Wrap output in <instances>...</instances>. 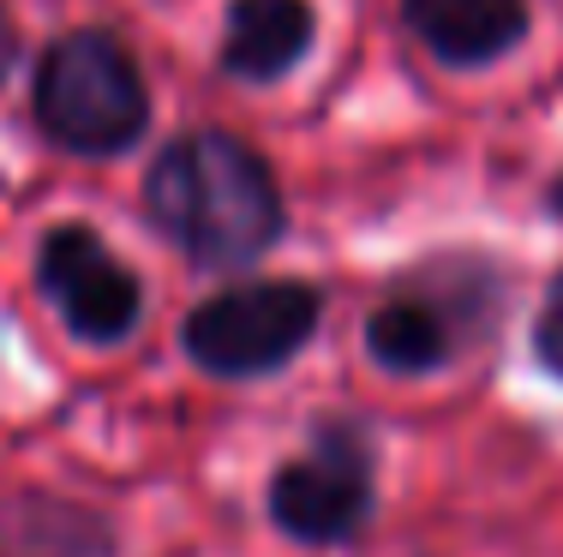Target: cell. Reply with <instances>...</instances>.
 Wrapping results in <instances>:
<instances>
[{
    "mask_svg": "<svg viewBox=\"0 0 563 557\" xmlns=\"http://www.w3.org/2000/svg\"><path fill=\"white\" fill-rule=\"evenodd\" d=\"M144 210L186 258L252 264L282 234V192L264 156L228 132H186L151 163Z\"/></svg>",
    "mask_w": 563,
    "mask_h": 557,
    "instance_id": "obj_1",
    "label": "cell"
},
{
    "mask_svg": "<svg viewBox=\"0 0 563 557\" xmlns=\"http://www.w3.org/2000/svg\"><path fill=\"white\" fill-rule=\"evenodd\" d=\"M151 121L139 60L109 31H73L36 66V126L73 156H120Z\"/></svg>",
    "mask_w": 563,
    "mask_h": 557,
    "instance_id": "obj_2",
    "label": "cell"
},
{
    "mask_svg": "<svg viewBox=\"0 0 563 557\" xmlns=\"http://www.w3.org/2000/svg\"><path fill=\"white\" fill-rule=\"evenodd\" d=\"M312 330H318L312 282H240L186 318L180 342L217 378H252V371L294 360Z\"/></svg>",
    "mask_w": 563,
    "mask_h": 557,
    "instance_id": "obj_3",
    "label": "cell"
},
{
    "mask_svg": "<svg viewBox=\"0 0 563 557\" xmlns=\"http://www.w3.org/2000/svg\"><path fill=\"white\" fill-rule=\"evenodd\" d=\"M271 515L300 546H342L372 515V449L354 426H324L300 461L276 468Z\"/></svg>",
    "mask_w": 563,
    "mask_h": 557,
    "instance_id": "obj_4",
    "label": "cell"
},
{
    "mask_svg": "<svg viewBox=\"0 0 563 557\" xmlns=\"http://www.w3.org/2000/svg\"><path fill=\"white\" fill-rule=\"evenodd\" d=\"M36 282H43V294L55 300V312L66 318V330L78 342L114 348V342H126L139 330V312H144L139 276L90 229H78V222H60V229L43 234V246H36Z\"/></svg>",
    "mask_w": 563,
    "mask_h": 557,
    "instance_id": "obj_5",
    "label": "cell"
},
{
    "mask_svg": "<svg viewBox=\"0 0 563 557\" xmlns=\"http://www.w3.org/2000/svg\"><path fill=\"white\" fill-rule=\"evenodd\" d=\"M401 19L444 66H486L528 36L521 0H401Z\"/></svg>",
    "mask_w": 563,
    "mask_h": 557,
    "instance_id": "obj_6",
    "label": "cell"
},
{
    "mask_svg": "<svg viewBox=\"0 0 563 557\" xmlns=\"http://www.w3.org/2000/svg\"><path fill=\"white\" fill-rule=\"evenodd\" d=\"M312 0H228L222 66L246 85H271L312 48Z\"/></svg>",
    "mask_w": 563,
    "mask_h": 557,
    "instance_id": "obj_7",
    "label": "cell"
},
{
    "mask_svg": "<svg viewBox=\"0 0 563 557\" xmlns=\"http://www.w3.org/2000/svg\"><path fill=\"white\" fill-rule=\"evenodd\" d=\"M366 354L384 371H438L444 360L462 354V324H455V307L432 288L420 294H396L384 300L378 312L366 318Z\"/></svg>",
    "mask_w": 563,
    "mask_h": 557,
    "instance_id": "obj_8",
    "label": "cell"
},
{
    "mask_svg": "<svg viewBox=\"0 0 563 557\" xmlns=\"http://www.w3.org/2000/svg\"><path fill=\"white\" fill-rule=\"evenodd\" d=\"M533 348H540V360L563 378V276L545 288V307L533 318Z\"/></svg>",
    "mask_w": 563,
    "mask_h": 557,
    "instance_id": "obj_9",
    "label": "cell"
},
{
    "mask_svg": "<svg viewBox=\"0 0 563 557\" xmlns=\"http://www.w3.org/2000/svg\"><path fill=\"white\" fill-rule=\"evenodd\" d=\"M12 66H19V24H12V12L0 7V85H7Z\"/></svg>",
    "mask_w": 563,
    "mask_h": 557,
    "instance_id": "obj_10",
    "label": "cell"
}]
</instances>
